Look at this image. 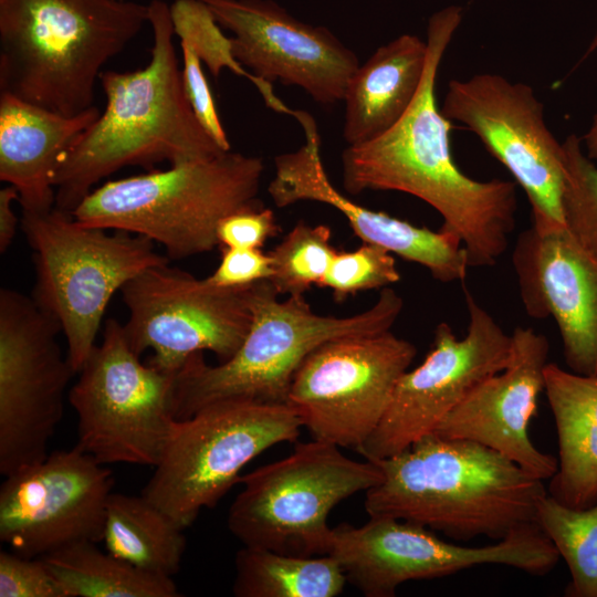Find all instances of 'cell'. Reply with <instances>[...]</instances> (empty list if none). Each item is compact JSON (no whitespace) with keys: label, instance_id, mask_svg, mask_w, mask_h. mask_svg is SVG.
<instances>
[{"label":"cell","instance_id":"6da1fadb","mask_svg":"<svg viewBox=\"0 0 597 597\" xmlns=\"http://www.w3.org/2000/svg\"><path fill=\"white\" fill-rule=\"evenodd\" d=\"M462 19V9L447 7L428 22V57L419 92L406 114L387 132L342 153L347 193L395 190L432 207L441 230L459 238L470 266H492L505 253L515 227L516 184L476 180L457 166L451 153V122L436 98L441 60Z\"/></svg>","mask_w":597,"mask_h":597},{"label":"cell","instance_id":"7a4b0ae2","mask_svg":"<svg viewBox=\"0 0 597 597\" xmlns=\"http://www.w3.org/2000/svg\"><path fill=\"white\" fill-rule=\"evenodd\" d=\"M147 4L150 60L133 72L101 73L105 108L62 155L54 174V207L61 210L72 212L98 181L124 167L171 166L224 151L185 96L169 4Z\"/></svg>","mask_w":597,"mask_h":597},{"label":"cell","instance_id":"3957f363","mask_svg":"<svg viewBox=\"0 0 597 597\" xmlns=\"http://www.w3.org/2000/svg\"><path fill=\"white\" fill-rule=\"evenodd\" d=\"M374 462L383 479L365 492L369 516L417 523L453 541H500L536 522L537 504L547 494L543 480L465 439L431 433Z\"/></svg>","mask_w":597,"mask_h":597},{"label":"cell","instance_id":"277c9868","mask_svg":"<svg viewBox=\"0 0 597 597\" xmlns=\"http://www.w3.org/2000/svg\"><path fill=\"white\" fill-rule=\"evenodd\" d=\"M145 23L148 4L129 0H0V92L83 113L104 64Z\"/></svg>","mask_w":597,"mask_h":597},{"label":"cell","instance_id":"5b68a950","mask_svg":"<svg viewBox=\"0 0 597 597\" xmlns=\"http://www.w3.org/2000/svg\"><path fill=\"white\" fill-rule=\"evenodd\" d=\"M279 295L269 280L252 284V322L234 355L216 366L203 353L187 359L176 376V419L226 399L286 404L294 374L310 353L331 339L390 331L404 307L389 286L370 307L344 317L314 313L304 295Z\"/></svg>","mask_w":597,"mask_h":597},{"label":"cell","instance_id":"8992f818","mask_svg":"<svg viewBox=\"0 0 597 597\" xmlns=\"http://www.w3.org/2000/svg\"><path fill=\"white\" fill-rule=\"evenodd\" d=\"M263 171L260 157L223 151L106 181L71 214L84 226L146 237L168 258L185 259L218 247L217 228L226 216L261 205Z\"/></svg>","mask_w":597,"mask_h":597},{"label":"cell","instance_id":"52a82bcc","mask_svg":"<svg viewBox=\"0 0 597 597\" xmlns=\"http://www.w3.org/2000/svg\"><path fill=\"white\" fill-rule=\"evenodd\" d=\"M21 229L33 251L32 298L61 326L75 374L96 345L113 295L143 271L168 263L146 237L88 227L53 207L22 211Z\"/></svg>","mask_w":597,"mask_h":597},{"label":"cell","instance_id":"ba28073f","mask_svg":"<svg viewBox=\"0 0 597 597\" xmlns=\"http://www.w3.org/2000/svg\"><path fill=\"white\" fill-rule=\"evenodd\" d=\"M381 479L374 461L353 460L335 444L296 443L290 455L240 476L243 488L229 509L228 528L243 546L326 555L331 511Z\"/></svg>","mask_w":597,"mask_h":597},{"label":"cell","instance_id":"9c48e42d","mask_svg":"<svg viewBox=\"0 0 597 597\" xmlns=\"http://www.w3.org/2000/svg\"><path fill=\"white\" fill-rule=\"evenodd\" d=\"M302 420L287 404L226 399L176 419L142 494L184 528L239 482L255 457L295 442Z\"/></svg>","mask_w":597,"mask_h":597},{"label":"cell","instance_id":"30bf717a","mask_svg":"<svg viewBox=\"0 0 597 597\" xmlns=\"http://www.w3.org/2000/svg\"><path fill=\"white\" fill-rule=\"evenodd\" d=\"M124 326L105 322L69 401L77 416V443L103 464L155 467L176 421L177 374L143 363Z\"/></svg>","mask_w":597,"mask_h":597},{"label":"cell","instance_id":"8fae6325","mask_svg":"<svg viewBox=\"0 0 597 597\" xmlns=\"http://www.w3.org/2000/svg\"><path fill=\"white\" fill-rule=\"evenodd\" d=\"M416 354L412 343L390 331L327 341L295 371L286 404L313 439L357 450Z\"/></svg>","mask_w":597,"mask_h":597},{"label":"cell","instance_id":"7c38bea8","mask_svg":"<svg viewBox=\"0 0 597 597\" xmlns=\"http://www.w3.org/2000/svg\"><path fill=\"white\" fill-rule=\"evenodd\" d=\"M59 323L32 297L0 291V473L43 460L75 374L57 342Z\"/></svg>","mask_w":597,"mask_h":597},{"label":"cell","instance_id":"4fadbf2b","mask_svg":"<svg viewBox=\"0 0 597 597\" xmlns=\"http://www.w3.org/2000/svg\"><path fill=\"white\" fill-rule=\"evenodd\" d=\"M481 140L521 186L531 205L533 226L565 227L563 143L549 130L544 105L533 87L494 73L451 80L441 106Z\"/></svg>","mask_w":597,"mask_h":597},{"label":"cell","instance_id":"5bb4252c","mask_svg":"<svg viewBox=\"0 0 597 597\" xmlns=\"http://www.w3.org/2000/svg\"><path fill=\"white\" fill-rule=\"evenodd\" d=\"M250 287H217L168 263L151 266L121 290L127 341L139 356L151 350L148 364L167 373L205 350L224 362L250 328Z\"/></svg>","mask_w":597,"mask_h":597},{"label":"cell","instance_id":"9a60e30c","mask_svg":"<svg viewBox=\"0 0 597 597\" xmlns=\"http://www.w3.org/2000/svg\"><path fill=\"white\" fill-rule=\"evenodd\" d=\"M464 302L465 335L458 338L448 323L437 325L426 358L400 376L381 420L356 450L365 460L389 458L433 433L479 384L507 365L511 334L467 287Z\"/></svg>","mask_w":597,"mask_h":597},{"label":"cell","instance_id":"2e32d148","mask_svg":"<svg viewBox=\"0 0 597 597\" xmlns=\"http://www.w3.org/2000/svg\"><path fill=\"white\" fill-rule=\"evenodd\" d=\"M114 482L113 471L77 446L49 452L4 476L0 541L31 558L80 542L101 543Z\"/></svg>","mask_w":597,"mask_h":597},{"label":"cell","instance_id":"e0dca14e","mask_svg":"<svg viewBox=\"0 0 597 597\" xmlns=\"http://www.w3.org/2000/svg\"><path fill=\"white\" fill-rule=\"evenodd\" d=\"M201 1L232 32L235 59L256 77L298 86L322 105L344 100L360 64L328 29L295 19L273 0Z\"/></svg>","mask_w":597,"mask_h":597},{"label":"cell","instance_id":"ac0fdd59","mask_svg":"<svg viewBox=\"0 0 597 597\" xmlns=\"http://www.w3.org/2000/svg\"><path fill=\"white\" fill-rule=\"evenodd\" d=\"M294 118L302 126L305 143L297 150L274 158L275 174L268 192L276 207L284 208L300 201L326 203L346 218L362 242L379 245L426 268L439 282L464 281L471 266L459 238L441 229L432 231L415 226L349 199L327 176L315 119L297 109Z\"/></svg>","mask_w":597,"mask_h":597},{"label":"cell","instance_id":"d6986e66","mask_svg":"<svg viewBox=\"0 0 597 597\" xmlns=\"http://www.w3.org/2000/svg\"><path fill=\"white\" fill-rule=\"evenodd\" d=\"M512 263L527 315L556 323L567 368L597 376V259L566 227L532 224L519 235Z\"/></svg>","mask_w":597,"mask_h":597},{"label":"cell","instance_id":"ffe728a7","mask_svg":"<svg viewBox=\"0 0 597 597\" xmlns=\"http://www.w3.org/2000/svg\"><path fill=\"white\" fill-rule=\"evenodd\" d=\"M511 356L500 373L479 384L436 428L433 434L465 439L505 455L541 480L558 461L538 450L528 427L544 391L549 343L532 327H515Z\"/></svg>","mask_w":597,"mask_h":597},{"label":"cell","instance_id":"44dd1931","mask_svg":"<svg viewBox=\"0 0 597 597\" xmlns=\"http://www.w3.org/2000/svg\"><path fill=\"white\" fill-rule=\"evenodd\" d=\"M100 114L93 106L66 116L0 92V179L17 189L22 211L54 207L59 161Z\"/></svg>","mask_w":597,"mask_h":597},{"label":"cell","instance_id":"7402d4cb","mask_svg":"<svg viewBox=\"0 0 597 597\" xmlns=\"http://www.w3.org/2000/svg\"><path fill=\"white\" fill-rule=\"evenodd\" d=\"M427 57V41L401 34L358 66L343 100L347 146L377 138L406 114L421 86Z\"/></svg>","mask_w":597,"mask_h":597},{"label":"cell","instance_id":"603a6c76","mask_svg":"<svg viewBox=\"0 0 597 597\" xmlns=\"http://www.w3.org/2000/svg\"><path fill=\"white\" fill-rule=\"evenodd\" d=\"M544 391L559 450L547 493L574 509L590 506L597 502V376L548 363Z\"/></svg>","mask_w":597,"mask_h":597},{"label":"cell","instance_id":"cb8c5ba5","mask_svg":"<svg viewBox=\"0 0 597 597\" xmlns=\"http://www.w3.org/2000/svg\"><path fill=\"white\" fill-rule=\"evenodd\" d=\"M185 530L143 494L113 492L102 542L107 552L135 567L172 577L186 549Z\"/></svg>","mask_w":597,"mask_h":597},{"label":"cell","instance_id":"d4e9b609","mask_svg":"<svg viewBox=\"0 0 597 597\" xmlns=\"http://www.w3.org/2000/svg\"><path fill=\"white\" fill-rule=\"evenodd\" d=\"M93 542H80L41 558L65 597H178L172 577L153 574L102 552Z\"/></svg>","mask_w":597,"mask_h":597},{"label":"cell","instance_id":"484cf974","mask_svg":"<svg viewBox=\"0 0 597 597\" xmlns=\"http://www.w3.org/2000/svg\"><path fill=\"white\" fill-rule=\"evenodd\" d=\"M237 597H335L346 577L329 555L294 556L243 546L234 558Z\"/></svg>","mask_w":597,"mask_h":597},{"label":"cell","instance_id":"4316f807","mask_svg":"<svg viewBox=\"0 0 597 597\" xmlns=\"http://www.w3.org/2000/svg\"><path fill=\"white\" fill-rule=\"evenodd\" d=\"M536 522L567 564L566 596L597 597V502L574 509L547 493L537 504Z\"/></svg>","mask_w":597,"mask_h":597},{"label":"cell","instance_id":"83f0119b","mask_svg":"<svg viewBox=\"0 0 597 597\" xmlns=\"http://www.w3.org/2000/svg\"><path fill=\"white\" fill-rule=\"evenodd\" d=\"M175 35L188 45L217 80L223 69L248 78L260 92L268 107L294 117L275 94L272 84L247 70L234 56L231 38L224 35L211 10L201 0H175L169 4Z\"/></svg>","mask_w":597,"mask_h":597},{"label":"cell","instance_id":"f1b7e54d","mask_svg":"<svg viewBox=\"0 0 597 597\" xmlns=\"http://www.w3.org/2000/svg\"><path fill=\"white\" fill-rule=\"evenodd\" d=\"M326 224L296 223L271 251L272 276L269 280L282 295H304L318 285L337 252Z\"/></svg>","mask_w":597,"mask_h":597},{"label":"cell","instance_id":"f546056e","mask_svg":"<svg viewBox=\"0 0 597 597\" xmlns=\"http://www.w3.org/2000/svg\"><path fill=\"white\" fill-rule=\"evenodd\" d=\"M563 148L565 227L597 259V163L586 155L580 137L575 134L566 137Z\"/></svg>","mask_w":597,"mask_h":597},{"label":"cell","instance_id":"4dcf8cb0","mask_svg":"<svg viewBox=\"0 0 597 597\" xmlns=\"http://www.w3.org/2000/svg\"><path fill=\"white\" fill-rule=\"evenodd\" d=\"M400 280L394 254L371 243L356 250L336 252L318 286L332 291L334 300L344 301L358 292L379 290Z\"/></svg>","mask_w":597,"mask_h":597},{"label":"cell","instance_id":"1f68e13d","mask_svg":"<svg viewBox=\"0 0 597 597\" xmlns=\"http://www.w3.org/2000/svg\"><path fill=\"white\" fill-rule=\"evenodd\" d=\"M0 597H65L41 557L0 552Z\"/></svg>","mask_w":597,"mask_h":597},{"label":"cell","instance_id":"d6a6232c","mask_svg":"<svg viewBox=\"0 0 597 597\" xmlns=\"http://www.w3.org/2000/svg\"><path fill=\"white\" fill-rule=\"evenodd\" d=\"M182 53L181 81L188 104L205 132L224 151L230 142L221 123L201 61L186 44L180 43Z\"/></svg>","mask_w":597,"mask_h":597},{"label":"cell","instance_id":"836d02e7","mask_svg":"<svg viewBox=\"0 0 597 597\" xmlns=\"http://www.w3.org/2000/svg\"><path fill=\"white\" fill-rule=\"evenodd\" d=\"M279 232L273 210L251 206L226 216L218 224V245L222 248L261 249Z\"/></svg>","mask_w":597,"mask_h":597},{"label":"cell","instance_id":"e575fe53","mask_svg":"<svg viewBox=\"0 0 597 597\" xmlns=\"http://www.w3.org/2000/svg\"><path fill=\"white\" fill-rule=\"evenodd\" d=\"M272 259L261 249L222 248L219 265L205 277L208 283L222 289H241L270 280Z\"/></svg>","mask_w":597,"mask_h":597},{"label":"cell","instance_id":"d590c367","mask_svg":"<svg viewBox=\"0 0 597 597\" xmlns=\"http://www.w3.org/2000/svg\"><path fill=\"white\" fill-rule=\"evenodd\" d=\"M19 193L13 186H6L0 190V252L3 254L11 245L18 228V218L13 203L18 201Z\"/></svg>","mask_w":597,"mask_h":597},{"label":"cell","instance_id":"8d00e7d4","mask_svg":"<svg viewBox=\"0 0 597 597\" xmlns=\"http://www.w3.org/2000/svg\"><path fill=\"white\" fill-rule=\"evenodd\" d=\"M580 139L586 155L597 163V111L591 118L589 127Z\"/></svg>","mask_w":597,"mask_h":597},{"label":"cell","instance_id":"74e56055","mask_svg":"<svg viewBox=\"0 0 597 597\" xmlns=\"http://www.w3.org/2000/svg\"><path fill=\"white\" fill-rule=\"evenodd\" d=\"M596 48H597V33H596L595 38L593 39V42H591V44H590V46H589L588 52H591V51L595 50Z\"/></svg>","mask_w":597,"mask_h":597}]
</instances>
